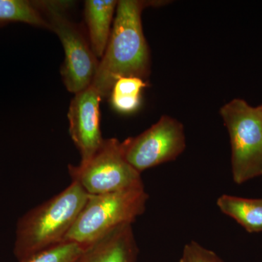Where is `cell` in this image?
<instances>
[{
    "label": "cell",
    "mask_w": 262,
    "mask_h": 262,
    "mask_svg": "<svg viewBox=\"0 0 262 262\" xmlns=\"http://www.w3.org/2000/svg\"><path fill=\"white\" fill-rule=\"evenodd\" d=\"M165 3L168 2L118 1L111 36L91 84L101 98L108 97L114 84L122 77L148 79L151 57L143 32L141 13L148 7L162 6Z\"/></svg>",
    "instance_id": "6da1fadb"
},
{
    "label": "cell",
    "mask_w": 262,
    "mask_h": 262,
    "mask_svg": "<svg viewBox=\"0 0 262 262\" xmlns=\"http://www.w3.org/2000/svg\"><path fill=\"white\" fill-rule=\"evenodd\" d=\"M89 194L72 182L69 187L20 219L14 253L19 261L64 241Z\"/></svg>",
    "instance_id": "7a4b0ae2"
},
{
    "label": "cell",
    "mask_w": 262,
    "mask_h": 262,
    "mask_svg": "<svg viewBox=\"0 0 262 262\" xmlns=\"http://www.w3.org/2000/svg\"><path fill=\"white\" fill-rule=\"evenodd\" d=\"M148 199L144 186L89 195L64 241L89 247L117 227L132 225L145 211Z\"/></svg>",
    "instance_id": "3957f363"
},
{
    "label": "cell",
    "mask_w": 262,
    "mask_h": 262,
    "mask_svg": "<svg viewBox=\"0 0 262 262\" xmlns=\"http://www.w3.org/2000/svg\"><path fill=\"white\" fill-rule=\"evenodd\" d=\"M220 115L228 130L232 173L237 184L262 176V112L235 98L224 105Z\"/></svg>",
    "instance_id": "277c9868"
},
{
    "label": "cell",
    "mask_w": 262,
    "mask_h": 262,
    "mask_svg": "<svg viewBox=\"0 0 262 262\" xmlns=\"http://www.w3.org/2000/svg\"><path fill=\"white\" fill-rule=\"evenodd\" d=\"M39 10L56 33L64 51L61 73L67 89L78 94L90 87L96 77L99 61L81 28L64 14L69 3L37 1Z\"/></svg>",
    "instance_id": "5b68a950"
},
{
    "label": "cell",
    "mask_w": 262,
    "mask_h": 262,
    "mask_svg": "<svg viewBox=\"0 0 262 262\" xmlns=\"http://www.w3.org/2000/svg\"><path fill=\"white\" fill-rule=\"evenodd\" d=\"M72 182L89 195L108 194L144 186L141 173L125 159L121 142L104 139L96 154L78 165H69Z\"/></svg>",
    "instance_id": "8992f818"
},
{
    "label": "cell",
    "mask_w": 262,
    "mask_h": 262,
    "mask_svg": "<svg viewBox=\"0 0 262 262\" xmlns=\"http://www.w3.org/2000/svg\"><path fill=\"white\" fill-rule=\"evenodd\" d=\"M121 145L125 159L141 173L173 161L182 154L186 148L184 126L177 119L163 115L147 130L127 138Z\"/></svg>",
    "instance_id": "52a82bcc"
},
{
    "label": "cell",
    "mask_w": 262,
    "mask_h": 262,
    "mask_svg": "<svg viewBox=\"0 0 262 262\" xmlns=\"http://www.w3.org/2000/svg\"><path fill=\"white\" fill-rule=\"evenodd\" d=\"M102 98L90 86L76 94L71 101L68 119L70 134L80 151V163L91 159L103 144L100 103Z\"/></svg>",
    "instance_id": "ba28073f"
},
{
    "label": "cell",
    "mask_w": 262,
    "mask_h": 262,
    "mask_svg": "<svg viewBox=\"0 0 262 262\" xmlns=\"http://www.w3.org/2000/svg\"><path fill=\"white\" fill-rule=\"evenodd\" d=\"M139 251L132 225H122L84 248L78 262H136Z\"/></svg>",
    "instance_id": "9c48e42d"
},
{
    "label": "cell",
    "mask_w": 262,
    "mask_h": 262,
    "mask_svg": "<svg viewBox=\"0 0 262 262\" xmlns=\"http://www.w3.org/2000/svg\"><path fill=\"white\" fill-rule=\"evenodd\" d=\"M117 3L116 0L84 2V20L89 31V42L98 59L102 58L110 40Z\"/></svg>",
    "instance_id": "30bf717a"
},
{
    "label": "cell",
    "mask_w": 262,
    "mask_h": 262,
    "mask_svg": "<svg viewBox=\"0 0 262 262\" xmlns=\"http://www.w3.org/2000/svg\"><path fill=\"white\" fill-rule=\"evenodd\" d=\"M216 204L222 213L235 220L249 233L262 232V198L248 199L223 194Z\"/></svg>",
    "instance_id": "8fae6325"
},
{
    "label": "cell",
    "mask_w": 262,
    "mask_h": 262,
    "mask_svg": "<svg viewBox=\"0 0 262 262\" xmlns=\"http://www.w3.org/2000/svg\"><path fill=\"white\" fill-rule=\"evenodd\" d=\"M11 23H24L51 30L37 1L0 0V27Z\"/></svg>",
    "instance_id": "7c38bea8"
},
{
    "label": "cell",
    "mask_w": 262,
    "mask_h": 262,
    "mask_svg": "<svg viewBox=\"0 0 262 262\" xmlns=\"http://www.w3.org/2000/svg\"><path fill=\"white\" fill-rule=\"evenodd\" d=\"M147 86L146 81L138 77H122L115 82L110 93V103L114 110L122 114L134 113L140 107L141 93Z\"/></svg>",
    "instance_id": "4fadbf2b"
},
{
    "label": "cell",
    "mask_w": 262,
    "mask_h": 262,
    "mask_svg": "<svg viewBox=\"0 0 262 262\" xmlns=\"http://www.w3.org/2000/svg\"><path fill=\"white\" fill-rule=\"evenodd\" d=\"M84 250L78 244L64 241L19 262H78Z\"/></svg>",
    "instance_id": "5bb4252c"
},
{
    "label": "cell",
    "mask_w": 262,
    "mask_h": 262,
    "mask_svg": "<svg viewBox=\"0 0 262 262\" xmlns=\"http://www.w3.org/2000/svg\"><path fill=\"white\" fill-rule=\"evenodd\" d=\"M179 262H224L215 252L192 241L184 246Z\"/></svg>",
    "instance_id": "9a60e30c"
},
{
    "label": "cell",
    "mask_w": 262,
    "mask_h": 262,
    "mask_svg": "<svg viewBox=\"0 0 262 262\" xmlns=\"http://www.w3.org/2000/svg\"><path fill=\"white\" fill-rule=\"evenodd\" d=\"M260 108H261V112H262V105L261 106H260Z\"/></svg>",
    "instance_id": "2e32d148"
}]
</instances>
